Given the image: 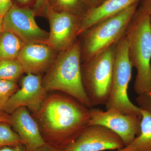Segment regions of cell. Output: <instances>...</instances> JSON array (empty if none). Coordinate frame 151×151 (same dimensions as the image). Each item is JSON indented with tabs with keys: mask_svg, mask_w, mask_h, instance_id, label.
<instances>
[{
	"mask_svg": "<svg viewBox=\"0 0 151 151\" xmlns=\"http://www.w3.org/2000/svg\"><path fill=\"white\" fill-rule=\"evenodd\" d=\"M33 114L45 143L64 149L88 126L90 108L67 94H53Z\"/></svg>",
	"mask_w": 151,
	"mask_h": 151,
	"instance_id": "1",
	"label": "cell"
},
{
	"mask_svg": "<svg viewBox=\"0 0 151 151\" xmlns=\"http://www.w3.org/2000/svg\"><path fill=\"white\" fill-rule=\"evenodd\" d=\"M81 61L80 41L76 40L70 47L58 54L42 79V84L47 92L60 91L92 108L83 85Z\"/></svg>",
	"mask_w": 151,
	"mask_h": 151,
	"instance_id": "2",
	"label": "cell"
},
{
	"mask_svg": "<svg viewBox=\"0 0 151 151\" xmlns=\"http://www.w3.org/2000/svg\"><path fill=\"white\" fill-rule=\"evenodd\" d=\"M125 36L130 62L137 71L134 90L140 95L151 90L150 16L140 8L136 11Z\"/></svg>",
	"mask_w": 151,
	"mask_h": 151,
	"instance_id": "3",
	"label": "cell"
},
{
	"mask_svg": "<svg viewBox=\"0 0 151 151\" xmlns=\"http://www.w3.org/2000/svg\"><path fill=\"white\" fill-rule=\"evenodd\" d=\"M138 3L92 26L82 34L81 61H86L116 44L124 37Z\"/></svg>",
	"mask_w": 151,
	"mask_h": 151,
	"instance_id": "4",
	"label": "cell"
},
{
	"mask_svg": "<svg viewBox=\"0 0 151 151\" xmlns=\"http://www.w3.org/2000/svg\"><path fill=\"white\" fill-rule=\"evenodd\" d=\"M116 45L81 64L84 89L92 107L105 105L111 91Z\"/></svg>",
	"mask_w": 151,
	"mask_h": 151,
	"instance_id": "5",
	"label": "cell"
},
{
	"mask_svg": "<svg viewBox=\"0 0 151 151\" xmlns=\"http://www.w3.org/2000/svg\"><path fill=\"white\" fill-rule=\"evenodd\" d=\"M132 65L129 58L125 36L116 45V56L111 91L105 103L106 110L115 109L122 113L142 117L141 109L131 102L128 88L132 79Z\"/></svg>",
	"mask_w": 151,
	"mask_h": 151,
	"instance_id": "6",
	"label": "cell"
},
{
	"mask_svg": "<svg viewBox=\"0 0 151 151\" xmlns=\"http://www.w3.org/2000/svg\"><path fill=\"white\" fill-rule=\"evenodd\" d=\"M34 10L13 5L3 17V31L13 34L24 43H47L49 32L35 20Z\"/></svg>",
	"mask_w": 151,
	"mask_h": 151,
	"instance_id": "7",
	"label": "cell"
},
{
	"mask_svg": "<svg viewBox=\"0 0 151 151\" xmlns=\"http://www.w3.org/2000/svg\"><path fill=\"white\" fill-rule=\"evenodd\" d=\"M141 122V117L136 115L92 107L90 108L88 126L98 125L108 128L121 138L126 147L140 133Z\"/></svg>",
	"mask_w": 151,
	"mask_h": 151,
	"instance_id": "8",
	"label": "cell"
},
{
	"mask_svg": "<svg viewBox=\"0 0 151 151\" xmlns=\"http://www.w3.org/2000/svg\"><path fill=\"white\" fill-rule=\"evenodd\" d=\"M45 12L50 26L47 44L57 52L70 47L78 37L81 18L67 12H58L47 5Z\"/></svg>",
	"mask_w": 151,
	"mask_h": 151,
	"instance_id": "9",
	"label": "cell"
},
{
	"mask_svg": "<svg viewBox=\"0 0 151 151\" xmlns=\"http://www.w3.org/2000/svg\"><path fill=\"white\" fill-rule=\"evenodd\" d=\"M125 145L121 138L103 126L89 125L65 151H104L123 149Z\"/></svg>",
	"mask_w": 151,
	"mask_h": 151,
	"instance_id": "10",
	"label": "cell"
},
{
	"mask_svg": "<svg viewBox=\"0 0 151 151\" xmlns=\"http://www.w3.org/2000/svg\"><path fill=\"white\" fill-rule=\"evenodd\" d=\"M47 92L40 74L27 73L22 78L20 87L10 98L4 111L11 114L17 108L24 107L36 113L46 99Z\"/></svg>",
	"mask_w": 151,
	"mask_h": 151,
	"instance_id": "11",
	"label": "cell"
},
{
	"mask_svg": "<svg viewBox=\"0 0 151 151\" xmlns=\"http://www.w3.org/2000/svg\"><path fill=\"white\" fill-rule=\"evenodd\" d=\"M45 43H25L17 60L24 73L39 75L47 72L53 64L58 55Z\"/></svg>",
	"mask_w": 151,
	"mask_h": 151,
	"instance_id": "12",
	"label": "cell"
},
{
	"mask_svg": "<svg viewBox=\"0 0 151 151\" xmlns=\"http://www.w3.org/2000/svg\"><path fill=\"white\" fill-rule=\"evenodd\" d=\"M10 124L27 151H35L45 144L37 122L28 109L22 107L10 114Z\"/></svg>",
	"mask_w": 151,
	"mask_h": 151,
	"instance_id": "13",
	"label": "cell"
},
{
	"mask_svg": "<svg viewBox=\"0 0 151 151\" xmlns=\"http://www.w3.org/2000/svg\"><path fill=\"white\" fill-rule=\"evenodd\" d=\"M139 0H105L98 6L89 9L81 18L77 36H79L92 26L120 13Z\"/></svg>",
	"mask_w": 151,
	"mask_h": 151,
	"instance_id": "14",
	"label": "cell"
},
{
	"mask_svg": "<svg viewBox=\"0 0 151 151\" xmlns=\"http://www.w3.org/2000/svg\"><path fill=\"white\" fill-rule=\"evenodd\" d=\"M140 133L128 145V151H151V113L141 109Z\"/></svg>",
	"mask_w": 151,
	"mask_h": 151,
	"instance_id": "15",
	"label": "cell"
},
{
	"mask_svg": "<svg viewBox=\"0 0 151 151\" xmlns=\"http://www.w3.org/2000/svg\"><path fill=\"white\" fill-rule=\"evenodd\" d=\"M24 43L12 33H0V60L17 59Z\"/></svg>",
	"mask_w": 151,
	"mask_h": 151,
	"instance_id": "16",
	"label": "cell"
},
{
	"mask_svg": "<svg viewBox=\"0 0 151 151\" xmlns=\"http://www.w3.org/2000/svg\"><path fill=\"white\" fill-rule=\"evenodd\" d=\"M47 4L56 12H67L81 18L90 9L86 0H49Z\"/></svg>",
	"mask_w": 151,
	"mask_h": 151,
	"instance_id": "17",
	"label": "cell"
},
{
	"mask_svg": "<svg viewBox=\"0 0 151 151\" xmlns=\"http://www.w3.org/2000/svg\"><path fill=\"white\" fill-rule=\"evenodd\" d=\"M24 73L17 60H0V80L17 81Z\"/></svg>",
	"mask_w": 151,
	"mask_h": 151,
	"instance_id": "18",
	"label": "cell"
},
{
	"mask_svg": "<svg viewBox=\"0 0 151 151\" xmlns=\"http://www.w3.org/2000/svg\"><path fill=\"white\" fill-rule=\"evenodd\" d=\"M22 144L19 136L13 129L10 124L0 123V150L9 146Z\"/></svg>",
	"mask_w": 151,
	"mask_h": 151,
	"instance_id": "19",
	"label": "cell"
},
{
	"mask_svg": "<svg viewBox=\"0 0 151 151\" xmlns=\"http://www.w3.org/2000/svg\"><path fill=\"white\" fill-rule=\"evenodd\" d=\"M19 88L17 81L0 80V111H4L10 98Z\"/></svg>",
	"mask_w": 151,
	"mask_h": 151,
	"instance_id": "20",
	"label": "cell"
},
{
	"mask_svg": "<svg viewBox=\"0 0 151 151\" xmlns=\"http://www.w3.org/2000/svg\"><path fill=\"white\" fill-rule=\"evenodd\" d=\"M136 101L141 109L151 113V90L138 95Z\"/></svg>",
	"mask_w": 151,
	"mask_h": 151,
	"instance_id": "21",
	"label": "cell"
},
{
	"mask_svg": "<svg viewBox=\"0 0 151 151\" xmlns=\"http://www.w3.org/2000/svg\"><path fill=\"white\" fill-rule=\"evenodd\" d=\"M13 5L12 0H0V16L3 17Z\"/></svg>",
	"mask_w": 151,
	"mask_h": 151,
	"instance_id": "22",
	"label": "cell"
},
{
	"mask_svg": "<svg viewBox=\"0 0 151 151\" xmlns=\"http://www.w3.org/2000/svg\"><path fill=\"white\" fill-rule=\"evenodd\" d=\"M48 0H35L34 11L35 13H39L41 11L45 9L47 4Z\"/></svg>",
	"mask_w": 151,
	"mask_h": 151,
	"instance_id": "23",
	"label": "cell"
},
{
	"mask_svg": "<svg viewBox=\"0 0 151 151\" xmlns=\"http://www.w3.org/2000/svg\"><path fill=\"white\" fill-rule=\"evenodd\" d=\"M0 151H27L25 147L22 144L17 145L6 147L1 149Z\"/></svg>",
	"mask_w": 151,
	"mask_h": 151,
	"instance_id": "24",
	"label": "cell"
},
{
	"mask_svg": "<svg viewBox=\"0 0 151 151\" xmlns=\"http://www.w3.org/2000/svg\"><path fill=\"white\" fill-rule=\"evenodd\" d=\"M35 151H65L64 149L60 148L45 143L42 147Z\"/></svg>",
	"mask_w": 151,
	"mask_h": 151,
	"instance_id": "25",
	"label": "cell"
},
{
	"mask_svg": "<svg viewBox=\"0 0 151 151\" xmlns=\"http://www.w3.org/2000/svg\"><path fill=\"white\" fill-rule=\"evenodd\" d=\"M140 9L145 13L151 16V0H144Z\"/></svg>",
	"mask_w": 151,
	"mask_h": 151,
	"instance_id": "26",
	"label": "cell"
},
{
	"mask_svg": "<svg viewBox=\"0 0 151 151\" xmlns=\"http://www.w3.org/2000/svg\"><path fill=\"white\" fill-rule=\"evenodd\" d=\"M10 114L4 111H0V123H10Z\"/></svg>",
	"mask_w": 151,
	"mask_h": 151,
	"instance_id": "27",
	"label": "cell"
},
{
	"mask_svg": "<svg viewBox=\"0 0 151 151\" xmlns=\"http://www.w3.org/2000/svg\"><path fill=\"white\" fill-rule=\"evenodd\" d=\"M90 9L96 7L102 4L105 0H86Z\"/></svg>",
	"mask_w": 151,
	"mask_h": 151,
	"instance_id": "28",
	"label": "cell"
},
{
	"mask_svg": "<svg viewBox=\"0 0 151 151\" xmlns=\"http://www.w3.org/2000/svg\"><path fill=\"white\" fill-rule=\"evenodd\" d=\"M3 31V17L0 16V33Z\"/></svg>",
	"mask_w": 151,
	"mask_h": 151,
	"instance_id": "29",
	"label": "cell"
},
{
	"mask_svg": "<svg viewBox=\"0 0 151 151\" xmlns=\"http://www.w3.org/2000/svg\"><path fill=\"white\" fill-rule=\"evenodd\" d=\"M17 1L22 4H25L29 3L31 0H17Z\"/></svg>",
	"mask_w": 151,
	"mask_h": 151,
	"instance_id": "30",
	"label": "cell"
},
{
	"mask_svg": "<svg viewBox=\"0 0 151 151\" xmlns=\"http://www.w3.org/2000/svg\"><path fill=\"white\" fill-rule=\"evenodd\" d=\"M117 151H128L126 150L125 148H123V149H121V150H118Z\"/></svg>",
	"mask_w": 151,
	"mask_h": 151,
	"instance_id": "31",
	"label": "cell"
},
{
	"mask_svg": "<svg viewBox=\"0 0 151 151\" xmlns=\"http://www.w3.org/2000/svg\"></svg>",
	"mask_w": 151,
	"mask_h": 151,
	"instance_id": "32",
	"label": "cell"
}]
</instances>
